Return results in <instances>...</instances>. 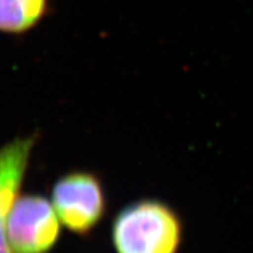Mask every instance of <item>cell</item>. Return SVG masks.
<instances>
[{
  "label": "cell",
  "mask_w": 253,
  "mask_h": 253,
  "mask_svg": "<svg viewBox=\"0 0 253 253\" xmlns=\"http://www.w3.org/2000/svg\"><path fill=\"white\" fill-rule=\"evenodd\" d=\"M181 223L168 205L145 199L126 207L113 224L118 253H177Z\"/></svg>",
  "instance_id": "1"
},
{
  "label": "cell",
  "mask_w": 253,
  "mask_h": 253,
  "mask_svg": "<svg viewBox=\"0 0 253 253\" xmlns=\"http://www.w3.org/2000/svg\"><path fill=\"white\" fill-rule=\"evenodd\" d=\"M55 209L45 197L25 195L14 202L7 219L12 253H48L60 236Z\"/></svg>",
  "instance_id": "2"
},
{
  "label": "cell",
  "mask_w": 253,
  "mask_h": 253,
  "mask_svg": "<svg viewBox=\"0 0 253 253\" xmlns=\"http://www.w3.org/2000/svg\"><path fill=\"white\" fill-rule=\"evenodd\" d=\"M53 205L63 225L78 235H86L101 220L106 199L96 176L74 171L62 176L53 188Z\"/></svg>",
  "instance_id": "3"
},
{
  "label": "cell",
  "mask_w": 253,
  "mask_h": 253,
  "mask_svg": "<svg viewBox=\"0 0 253 253\" xmlns=\"http://www.w3.org/2000/svg\"><path fill=\"white\" fill-rule=\"evenodd\" d=\"M36 140V135L15 138L0 148V253H12L6 231L8 214L17 201Z\"/></svg>",
  "instance_id": "4"
},
{
  "label": "cell",
  "mask_w": 253,
  "mask_h": 253,
  "mask_svg": "<svg viewBox=\"0 0 253 253\" xmlns=\"http://www.w3.org/2000/svg\"><path fill=\"white\" fill-rule=\"evenodd\" d=\"M47 9V0H0V32L18 34L39 23Z\"/></svg>",
  "instance_id": "5"
}]
</instances>
